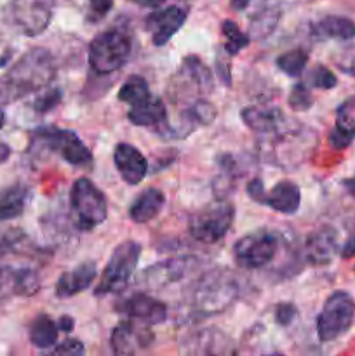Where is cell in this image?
I'll list each match as a JSON object with an SVG mask.
<instances>
[{
  "mask_svg": "<svg viewBox=\"0 0 355 356\" xmlns=\"http://www.w3.org/2000/svg\"><path fill=\"white\" fill-rule=\"evenodd\" d=\"M301 204V191L299 186L292 181H281L265 195L263 205H268L271 211L281 214H294Z\"/></svg>",
  "mask_w": 355,
  "mask_h": 356,
  "instance_id": "22",
  "label": "cell"
},
{
  "mask_svg": "<svg viewBox=\"0 0 355 356\" xmlns=\"http://www.w3.org/2000/svg\"><path fill=\"white\" fill-rule=\"evenodd\" d=\"M242 120L251 131L260 134H274L284 125V115L278 108L251 106L242 110Z\"/></svg>",
  "mask_w": 355,
  "mask_h": 356,
  "instance_id": "23",
  "label": "cell"
},
{
  "mask_svg": "<svg viewBox=\"0 0 355 356\" xmlns=\"http://www.w3.org/2000/svg\"><path fill=\"white\" fill-rule=\"evenodd\" d=\"M89 2L94 13L100 14V16L106 14L111 9V6H113V0H89Z\"/></svg>",
  "mask_w": 355,
  "mask_h": 356,
  "instance_id": "40",
  "label": "cell"
},
{
  "mask_svg": "<svg viewBox=\"0 0 355 356\" xmlns=\"http://www.w3.org/2000/svg\"><path fill=\"white\" fill-rule=\"evenodd\" d=\"M52 17V0H10L7 19L24 37H37L47 30Z\"/></svg>",
  "mask_w": 355,
  "mask_h": 356,
  "instance_id": "9",
  "label": "cell"
},
{
  "mask_svg": "<svg viewBox=\"0 0 355 356\" xmlns=\"http://www.w3.org/2000/svg\"><path fill=\"white\" fill-rule=\"evenodd\" d=\"M3 124H6V115H3V111L0 110V129L3 127Z\"/></svg>",
  "mask_w": 355,
  "mask_h": 356,
  "instance_id": "48",
  "label": "cell"
},
{
  "mask_svg": "<svg viewBox=\"0 0 355 356\" xmlns=\"http://www.w3.org/2000/svg\"><path fill=\"white\" fill-rule=\"evenodd\" d=\"M132 2L139 3V6H143V7H150V9H155V7H159L160 3L164 2V0H132Z\"/></svg>",
  "mask_w": 355,
  "mask_h": 356,
  "instance_id": "43",
  "label": "cell"
},
{
  "mask_svg": "<svg viewBox=\"0 0 355 356\" xmlns=\"http://www.w3.org/2000/svg\"><path fill=\"white\" fill-rule=\"evenodd\" d=\"M73 325H75V320L68 315L61 316V318L58 320V327H59V330H63V332H72Z\"/></svg>",
  "mask_w": 355,
  "mask_h": 356,
  "instance_id": "41",
  "label": "cell"
},
{
  "mask_svg": "<svg viewBox=\"0 0 355 356\" xmlns=\"http://www.w3.org/2000/svg\"><path fill=\"white\" fill-rule=\"evenodd\" d=\"M132 51V38L125 26L101 31L89 45V65L96 75H110L127 63Z\"/></svg>",
  "mask_w": 355,
  "mask_h": 356,
  "instance_id": "3",
  "label": "cell"
},
{
  "mask_svg": "<svg viewBox=\"0 0 355 356\" xmlns=\"http://www.w3.org/2000/svg\"><path fill=\"white\" fill-rule=\"evenodd\" d=\"M343 186H345V190H347L348 193H350L352 197L355 198V176H352V177H348V179H345L343 181Z\"/></svg>",
  "mask_w": 355,
  "mask_h": 356,
  "instance_id": "44",
  "label": "cell"
},
{
  "mask_svg": "<svg viewBox=\"0 0 355 356\" xmlns=\"http://www.w3.org/2000/svg\"><path fill=\"white\" fill-rule=\"evenodd\" d=\"M277 19L278 14L275 10H267V13L258 14L253 19V23H251V35L256 38H265L277 26Z\"/></svg>",
  "mask_w": 355,
  "mask_h": 356,
  "instance_id": "34",
  "label": "cell"
},
{
  "mask_svg": "<svg viewBox=\"0 0 355 356\" xmlns=\"http://www.w3.org/2000/svg\"><path fill=\"white\" fill-rule=\"evenodd\" d=\"M56 76V61L44 47H35L21 56L0 79V106L23 99L45 89Z\"/></svg>",
  "mask_w": 355,
  "mask_h": 356,
  "instance_id": "1",
  "label": "cell"
},
{
  "mask_svg": "<svg viewBox=\"0 0 355 356\" xmlns=\"http://www.w3.org/2000/svg\"><path fill=\"white\" fill-rule=\"evenodd\" d=\"M150 96V89H148V83L143 76L138 75H132L122 83L120 90H118V99L124 101L127 104H134L143 101L145 97Z\"/></svg>",
  "mask_w": 355,
  "mask_h": 356,
  "instance_id": "31",
  "label": "cell"
},
{
  "mask_svg": "<svg viewBox=\"0 0 355 356\" xmlns=\"http://www.w3.org/2000/svg\"><path fill=\"white\" fill-rule=\"evenodd\" d=\"M197 261L194 257H173V259L160 261L153 266L146 268L143 273V282L152 289H162L167 285L180 282L195 268Z\"/></svg>",
  "mask_w": 355,
  "mask_h": 356,
  "instance_id": "13",
  "label": "cell"
},
{
  "mask_svg": "<svg viewBox=\"0 0 355 356\" xmlns=\"http://www.w3.org/2000/svg\"><path fill=\"white\" fill-rule=\"evenodd\" d=\"M239 294V284L225 270H214L204 273L194 284L190 291L191 308L200 315H216L228 308Z\"/></svg>",
  "mask_w": 355,
  "mask_h": 356,
  "instance_id": "2",
  "label": "cell"
},
{
  "mask_svg": "<svg viewBox=\"0 0 355 356\" xmlns=\"http://www.w3.org/2000/svg\"><path fill=\"white\" fill-rule=\"evenodd\" d=\"M127 118L131 124L138 125V127H159L167 122V110L162 99L150 94L139 103L131 104Z\"/></svg>",
  "mask_w": 355,
  "mask_h": 356,
  "instance_id": "21",
  "label": "cell"
},
{
  "mask_svg": "<svg viewBox=\"0 0 355 356\" xmlns=\"http://www.w3.org/2000/svg\"><path fill=\"white\" fill-rule=\"evenodd\" d=\"M306 63H308V52L303 49H292V51L284 52L277 58L275 65L281 72H284L289 76H301L303 70H305Z\"/></svg>",
  "mask_w": 355,
  "mask_h": 356,
  "instance_id": "29",
  "label": "cell"
},
{
  "mask_svg": "<svg viewBox=\"0 0 355 356\" xmlns=\"http://www.w3.org/2000/svg\"><path fill=\"white\" fill-rule=\"evenodd\" d=\"M306 83L310 87H315V89L329 90L336 87L338 80L329 68H326L324 65H317L315 68L310 70L308 76H306Z\"/></svg>",
  "mask_w": 355,
  "mask_h": 356,
  "instance_id": "33",
  "label": "cell"
},
{
  "mask_svg": "<svg viewBox=\"0 0 355 356\" xmlns=\"http://www.w3.org/2000/svg\"><path fill=\"white\" fill-rule=\"evenodd\" d=\"M176 90H195V92H211L212 75L209 68L197 56H187L181 63L178 75L174 76Z\"/></svg>",
  "mask_w": 355,
  "mask_h": 356,
  "instance_id": "18",
  "label": "cell"
},
{
  "mask_svg": "<svg viewBox=\"0 0 355 356\" xmlns=\"http://www.w3.org/2000/svg\"><path fill=\"white\" fill-rule=\"evenodd\" d=\"M30 152L35 153V155L58 153L65 162L75 167H89L90 162H93V153L75 132L51 127V125L40 127L33 132Z\"/></svg>",
  "mask_w": 355,
  "mask_h": 356,
  "instance_id": "4",
  "label": "cell"
},
{
  "mask_svg": "<svg viewBox=\"0 0 355 356\" xmlns=\"http://www.w3.org/2000/svg\"><path fill=\"white\" fill-rule=\"evenodd\" d=\"M117 312L146 325H159L167 318V306L148 294H134L117 305Z\"/></svg>",
  "mask_w": 355,
  "mask_h": 356,
  "instance_id": "15",
  "label": "cell"
},
{
  "mask_svg": "<svg viewBox=\"0 0 355 356\" xmlns=\"http://www.w3.org/2000/svg\"><path fill=\"white\" fill-rule=\"evenodd\" d=\"M277 236L267 229H258L251 235L242 236L233 245V256L237 264L244 270H258L267 266L277 254Z\"/></svg>",
  "mask_w": 355,
  "mask_h": 356,
  "instance_id": "10",
  "label": "cell"
},
{
  "mask_svg": "<svg viewBox=\"0 0 355 356\" xmlns=\"http://www.w3.org/2000/svg\"><path fill=\"white\" fill-rule=\"evenodd\" d=\"M355 320V301L348 292L336 291L327 298L319 318L317 334L322 343H331L350 330Z\"/></svg>",
  "mask_w": 355,
  "mask_h": 356,
  "instance_id": "8",
  "label": "cell"
},
{
  "mask_svg": "<svg viewBox=\"0 0 355 356\" xmlns=\"http://www.w3.org/2000/svg\"><path fill=\"white\" fill-rule=\"evenodd\" d=\"M153 334L146 323L138 325L134 322H120L110 337L111 350L115 355H136L152 346Z\"/></svg>",
  "mask_w": 355,
  "mask_h": 356,
  "instance_id": "11",
  "label": "cell"
},
{
  "mask_svg": "<svg viewBox=\"0 0 355 356\" xmlns=\"http://www.w3.org/2000/svg\"><path fill=\"white\" fill-rule=\"evenodd\" d=\"M296 315H298L296 306L291 305V302H281V305H277V308H275V322L282 327L291 325V323L294 322Z\"/></svg>",
  "mask_w": 355,
  "mask_h": 356,
  "instance_id": "37",
  "label": "cell"
},
{
  "mask_svg": "<svg viewBox=\"0 0 355 356\" xmlns=\"http://www.w3.org/2000/svg\"><path fill=\"white\" fill-rule=\"evenodd\" d=\"M216 118V108L212 106V103L205 99H197L191 106H188L187 110L181 113V122L176 127H171L169 131H166L167 134H173L171 138H187L188 134L195 131V129L202 127V125L212 124V120Z\"/></svg>",
  "mask_w": 355,
  "mask_h": 356,
  "instance_id": "20",
  "label": "cell"
},
{
  "mask_svg": "<svg viewBox=\"0 0 355 356\" xmlns=\"http://www.w3.org/2000/svg\"><path fill=\"white\" fill-rule=\"evenodd\" d=\"M40 287V280L35 270L30 268L0 266V299L28 298L33 296Z\"/></svg>",
  "mask_w": 355,
  "mask_h": 356,
  "instance_id": "14",
  "label": "cell"
},
{
  "mask_svg": "<svg viewBox=\"0 0 355 356\" xmlns=\"http://www.w3.org/2000/svg\"><path fill=\"white\" fill-rule=\"evenodd\" d=\"M52 353L54 355H72V356H80L86 353V348L80 341L77 339H66L65 343L58 344L56 348H52Z\"/></svg>",
  "mask_w": 355,
  "mask_h": 356,
  "instance_id": "38",
  "label": "cell"
},
{
  "mask_svg": "<svg viewBox=\"0 0 355 356\" xmlns=\"http://www.w3.org/2000/svg\"><path fill=\"white\" fill-rule=\"evenodd\" d=\"M30 191L23 184H14L0 193V221L19 218L26 207Z\"/></svg>",
  "mask_w": 355,
  "mask_h": 356,
  "instance_id": "26",
  "label": "cell"
},
{
  "mask_svg": "<svg viewBox=\"0 0 355 356\" xmlns=\"http://www.w3.org/2000/svg\"><path fill=\"white\" fill-rule=\"evenodd\" d=\"M313 104V96L306 83H296L289 94V106L294 111H306L310 110Z\"/></svg>",
  "mask_w": 355,
  "mask_h": 356,
  "instance_id": "35",
  "label": "cell"
},
{
  "mask_svg": "<svg viewBox=\"0 0 355 356\" xmlns=\"http://www.w3.org/2000/svg\"><path fill=\"white\" fill-rule=\"evenodd\" d=\"M139 256H141V245L138 242L125 240V242L118 243L101 273L94 294L106 296L124 291L132 273L136 271Z\"/></svg>",
  "mask_w": 355,
  "mask_h": 356,
  "instance_id": "6",
  "label": "cell"
},
{
  "mask_svg": "<svg viewBox=\"0 0 355 356\" xmlns=\"http://www.w3.org/2000/svg\"><path fill=\"white\" fill-rule=\"evenodd\" d=\"M188 353H200V355H225L232 353L230 348V339L219 330L211 329L197 334V336L188 343Z\"/></svg>",
  "mask_w": 355,
  "mask_h": 356,
  "instance_id": "25",
  "label": "cell"
},
{
  "mask_svg": "<svg viewBox=\"0 0 355 356\" xmlns=\"http://www.w3.org/2000/svg\"><path fill=\"white\" fill-rule=\"evenodd\" d=\"M341 256L343 257L355 256V238H350L347 243H345L343 250H341Z\"/></svg>",
  "mask_w": 355,
  "mask_h": 356,
  "instance_id": "42",
  "label": "cell"
},
{
  "mask_svg": "<svg viewBox=\"0 0 355 356\" xmlns=\"http://www.w3.org/2000/svg\"><path fill=\"white\" fill-rule=\"evenodd\" d=\"M338 233L331 226H322L308 235L305 242V259L313 266H326L338 252Z\"/></svg>",
  "mask_w": 355,
  "mask_h": 356,
  "instance_id": "17",
  "label": "cell"
},
{
  "mask_svg": "<svg viewBox=\"0 0 355 356\" xmlns=\"http://www.w3.org/2000/svg\"><path fill=\"white\" fill-rule=\"evenodd\" d=\"M341 70H343V72L350 73V75H354V76H355V58L352 59L350 65H348V66H341Z\"/></svg>",
  "mask_w": 355,
  "mask_h": 356,
  "instance_id": "47",
  "label": "cell"
},
{
  "mask_svg": "<svg viewBox=\"0 0 355 356\" xmlns=\"http://www.w3.org/2000/svg\"><path fill=\"white\" fill-rule=\"evenodd\" d=\"M221 31L225 35V51L228 52L230 56H235L242 51L244 47H247L251 42L249 35L244 33L239 28V24L232 19H225L221 24Z\"/></svg>",
  "mask_w": 355,
  "mask_h": 356,
  "instance_id": "30",
  "label": "cell"
},
{
  "mask_svg": "<svg viewBox=\"0 0 355 356\" xmlns=\"http://www.w3.org/2000/svg\"><path fill=\"white\" fill-rule=\"evenodd\" d=\"M164 204H166V197L159 188H146L134 198L131 209H129V216L134 222L143 225V222L155 219L162 211Z\"/></svg>",
  "mask_w": 355,
  "mask_h": 356,
  "instance_id": "24",
  "label": "cell"
},
{
  "mask_svg": "<svg viewBox=\"0 0 355 356\" xmlns=\"http://www.w3.org/2000/svg\"><path fill=\"white\" fill-rule=\"evenodd\" d=\"M113 163L122 179L132 186L141 183L148 172V162H146L145 155L129 143H118L115 146Z\"/></svg>",
  "mask_w": 355,
  "mask_h": 356,
  "instance_id": "16",
  "label": "cell"
},
{
  "mask_svg": "<svg viewBox=\"0 0 355 356\" xmlns=\"http://www.w3.org/2000/svg\"><path fill=\"white\" fill-rule=\"evenodd\" d=\"M10 156V148L7 145H0V163L6 162Z\"/></svg>",
  "mask_w": 355,
  "mask_h": 356,
  "instance_id": "46",
  "label": "cell"
},
{
  "mask_svg": "<svg viewBox=\"0 0 355 356\" xmlns=\"http://www.w3.org/2000/svg\"><path fill=\"white\" fill-rule=\"evenodd\" d=\"M247 195H249L254 202H258V204H263L265 195L267 193H265L263 181H261L260 177H254L253 181H249V184H247Z\"/></svg>",
  "mask_w": 355,
  "mask_h": 356,
  "instance_id": "39",
  "label": "cell"
},
{
  "mask_svg": "<svg viewBox=\"0 0 355 356\" xmlns=\"http://www.w3.org/2000/svg\"><path fill=\"white\" fill-rule=\"evenodd\" d=\"M63 99V94H61V89H49L45 90V92H42L40 96L35 99L33 103V110L38 111V113H47V111H51L52 108L58 106L59 103H61Z\"/></svg>",
  "mask_w": 355,
  "mask_h": 356,
  "instance_id": "36",
  "label": "cell"
},
{
  "mask_svg": "<svg viewBox=\"0 0 355 356\" xmlns=\"http://www.w3.org/2000/svg\"><path fill=\"white\" fill-rule=\"evenodd\" d=\"M72 218L80 232H90L108 216V202L103 191L87 177H80L73 183L70 191Z\"/></svg>",
  "mask_w": 355,
  "mask_h": 356,
  "instance_id": "5",
  "label": "cell"
},
{
  "mask_svg": "<svg viewBox=\"0 0 355 356\" xmlns=\"http://www.w3.org/2000/svg\"><path fill=\"white\" fill-rule=\"evenodd\" d=\"M97 277V266L93 261L79 264L73 270L65 271L56 282V296L58 298H73L80 292L87 291L93 285L94 278Z\"/></svg>",
  "mask_w": 355,
  "mask_h": 356,
  "instance_id": "19",
  "label": "cell"
},
{
  "mask_svg": "<svg viewBox=\"0 0 355 356\" xmlns=\"http://www.w3.org/2000/svg\"><path fill=\"white\" fill-rule=\"evenodd\" d=\"M235 218V207L226 200L212 202L190 218L188 232L197 242L211 245L226 236Z\"/></svg>",
  "mask_w": 355,
  "mask_h": 356,
  "instance_id": "7",
  "label": "cell"
},
{
  "mask_svg": "<svg viewBox=\"0 0 355 356\" xmlns=\"http://www.w3.org/2000/svg\"><path fill=\"white\" fill-rule=\"evenodd\" d=\"M355 141V125L340 113L336 125L329 134V143L334 149H345Z\"/></svg>",
  "mask_w": 355,
  "mask_h": 356,
  "instance_id": "32",
  "label": "cell"
},
{
  "mask_svg": "<svg viewBox=\"0 0 355 356\" xmlns=\"http://www.w3.org/2000/svg\"><path fill=\"white\" fill-rule=\"evenodd\" d=\"M58 322L49 318L47 315H38L30 325V341L40 350H49L58 341Z\"/></svg>",
  "mask_w": 355,
  "mask_h": 356,
  "instance_id": "28",
  "label": "cell"
},
{
  "mask_svg": "<svg viewBox=\"0 0 355 356\" xmlns=\"http://www.w3.org/2000/svg\"><path fill=\"white\" fill-rule=\"evenodd\" d=\"M313 33L319 38H340L350 40L355 37V23L343 16H326L313 24Z\"/></svg>",
  "mask_w": 355,
  "mask_h": 356,
  "instance_id": "27",
  "label": "cell"
},
{
  "mask_svg": "<svg viewBox=\"0 0 355 356\" xmlns=\"http://www.w3.org/2000/svg\"><path fill=\"white\" fill-rule=\"evenodd\" d=\"M188 17V9L180 6H171L166 9L155 10L146 17L145 28L152 33L155 45H164L174 37L178 30L183 26Z\"/></svg>",
  "mask_w": 355,
  "mask_h": 356,
  "instance_id": "12",
  "label": "cell"
},
{
  "mask_svg": "<svg viewBox=\"0 0 355 356\" xmlns=\"http://www.w3.org/2000/svg\"><path fill=\"white\" fill-rule=\"evenodd\" d=\"M249 2L251 0H232V2H230V6H232V9H235V10H244L247 6H249Z\"/></svg>",
  "mask_w": 355,
  "mask_h": 356,
  "instance_id": "45",
  "label": "cell"
}]
</instances>
